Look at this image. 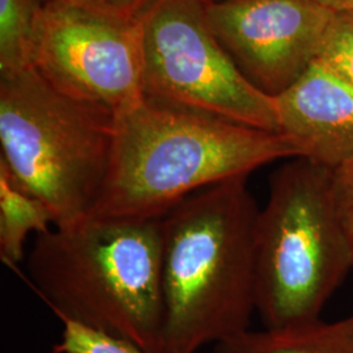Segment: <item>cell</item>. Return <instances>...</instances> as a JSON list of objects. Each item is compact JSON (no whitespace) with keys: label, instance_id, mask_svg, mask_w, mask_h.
<instances>
[{"label":"cell","instance_id":"13","mask_svg":"<svg viewBox=\"0 0 353 353\" xmlns=\"http://www.w3.org/2000/svg\"><path fill=\"white\" fill-rule=\"evenodd\" d=\"M316 62L353 84V12H334Z\"/></svg>","mask_w":353,"mask_h":353},{"label":"cell","instance_id":"17","mask_svg":"<svg viewBox=\"0 0 353 353\" xmlns=\"http://www.w3.org/2000/svg\"><path fill=\"white\" fill-rule=\"evenodd\" d=\"M332 12H353V0H314Z\"/></svg>","mask_w":353,"mask_h":353},{"label":"cell","instance_id":"1","mask_svg":"<svg viewBox=\"0 0 353 353\" xmlns=\"http://www.w3.org/2000/svg\"><path fill=\"white\" fill-rule=\"evenodd\" d=\"M301 157L294 140L147 100L115 114L113 150L89 217L157 220L190 195Z\"/></svg>","mask_w":353,"mask_h":353},{"label":"cell","instance_id":"12","mask_svg":"<svg viewBox=\"0 0 353 353\" xmlns=\"http://www.w3.org/2000/svg\"><path fill=\"white\" fill-rule=\"evenodd\" d=\"M54 225L48 207L20 189L0 168V258L14 271L26 255V237L49 232Z\"/></svg>","mask_w":353,"mask_h":353},{"label":"cell","instance_id":"15","mask_svg":"<svg viewBox=\"0 0 353 353\" xmlns=\"http://www.w3.org/2000/svg\"><path fill=\"white\" fill-rule=\"evenodd\" d=\"M46 3H61L105 13L114 17L139 21L157 0H45Z\"/></svg>","mask_w":353,"mask_h":353},{"label":"cell","instance_id":"9","mask_svg":"<svg viewBox=\"0 0 353 353\" xmlns=\"http://www.w3.org/2000/svg\"><path fill=\"white\" fill-rule=\"evenodd\" d=\"M275 100L279 131L301 157L328 169L352 160L353 84L316 62Z\"/></svg>","mask_w":353,"mask_h":353},{"label":"cell","instance_id":"19","mask_svg":"<svg viewBox=\"0 0 353 353\" xmlns=\"http://www.w3.org/2000/svg\"><path fill=\"white\" fill-rule=\"evenodd\" d=\"M204 1H216V0H204Z\"/></svg>","mask_w":353,"mask_h":353},{"label":"cell","instance_id":"18","mask_svg":"<svg viewBox=\"0 0 353 353\" xmlns=\"http://www.w3.org/2000/svg\"><path fill=\"white\" fill-rule=\"evenodd\" d=\"M351 318V322H352V326H353V316H350Z\"/></svg>","mask_w":353,"mask_h":353},{"label":"cell","instance_id":"4","mask_svg":"<svg viewBox=\"0 0 353 353\" xmlns=\"http://www.w3.org/2000/svg\"><path fill=\"white\" fill-rule=\"evenodd\" d=\"M115 114L74 99L36 68L0 76V168L43 203L54 227L88 219L113 150Z\"/></svg>","mask_w":353,"mask_h":353},{"label":"cell","instance_id":"2","mask_svg":"<svg viewBox=\"0 0 353 353\" xmlns=\"http://www.w3.org/2000/svg\"><path fill=\"white\" fill-rule=\"evenodd\" d=\"M248 178L201 190L161 219L163 353H198L250 330L261 208Z\"/></svg>","mask_w":353,"mask_h":353},{"label":"cell","instance_id":"3","mask_svg":"<svg viewBox=\"0 0 353 353\" xmlns=\"http://www.w3.org/2000/svg\"><path fill=\"white\" fill-rule=\"evenodd\" d=\"M29 284L62 321L163 353L161 219L88 217L34 237Z\"/></svg>","mask_w":353,"mask_h":353},{"label":"cell","instance_id":"7","mask_svg":"<svg viewBox=\"0 0 353 353\" xmlns=\"http://www.w3.org/2000/svg\"><path fill=\"white\" fill-rule=\"evenodd\" d=\"M36 70L74 99L123 112L144 99L140 20L48 3Z\"/></svg>","mask_w":353,"mask_h":353},{"label":"cell","instance_id":"5","mask_svg":"<svg viewBox=\"0 0 353 353\" xmlns=\"http://www.w3.org/2000/svg\"><path fill=\"white\" fill-rule=\"evenodd\" d=\"M256 312L265 328L321 319L353 267L331 169L293 157L271 176L255 229Z\"/></svg>","mask_w":353,"mask_h":353},{"label":"cell","instance_id":"6","mask_svg":"<svg viewBox=\"0 0 353 353\" xmlns=\"http://www.w3.org/2000/svg\"><path fill=\"white\" fill-rule=\"evenodd\" d=\"M140 29L147 100L280 132L276 100L233 63L207 23L204 0H157Z\"/></svg>","mask_w":353,"mask_h":353},{"label":"cell","instance_id":"14","mask_svg":"<svg viewBox=\"0 0 353 353\" xmlns=\"http://www.w3.org/2000/svg\"><path fill=\"white\" fill-rule=\"evenodd\" d=\"M63 330L51 353H151L131 341L119 339L75 322L62 321Z\"/></svg>","mask_w":353,"mask_h":353},{"label":"cell","instance_id":"16","mask_svg":"<svg viewBox=\"0 0 353 353\" xmlns=\"http://www.w3.org/2000/svg\"><path fill=\"white\" fill-rule=\"evenodd\" d=\"M334 199L353 249V159L331 169Z\"/></svg>","mask_w":353,"mask_h":353},{"label":"cell","instance_id":"11","mask_svg":"<svg viewBox=\"0 0 353 353\" xmlns=\"http://www.w3.org/2000/svg\"><path fill=\"white\" fill-rule=\"evenodd\" d=\"M46 8L45 0H0V76L36 68Z\"/></svg>","mask_w":353,"mask_h":353},{"label":"cell","instance_id":"8","mask_svg":"<svg viewBox=\"0 0 353 353\" xmlns=\"http://www.w3.org/2000/svg\"><path fill=\"white\" fill-rule=\"evenodd\" d=\"M204 10L241 74L274 99L316 63L334 14L314 0H216Z\"/></svg>","mask_w":353,"mask_h":353},{"label":"cell","instance_id":"10","mask_svg":"<svg viewBox=\"0 0 353 353\" xmlns=\"http://www.w3.org/2000/svg\"><path fill=\"white\" fill-rule=\"evenodd\" d=\"M214 353H353L351 318L284 328L246 330L214 345Z\"/></svg>","mask_w":353,"mask_h":353}]
</instances>
